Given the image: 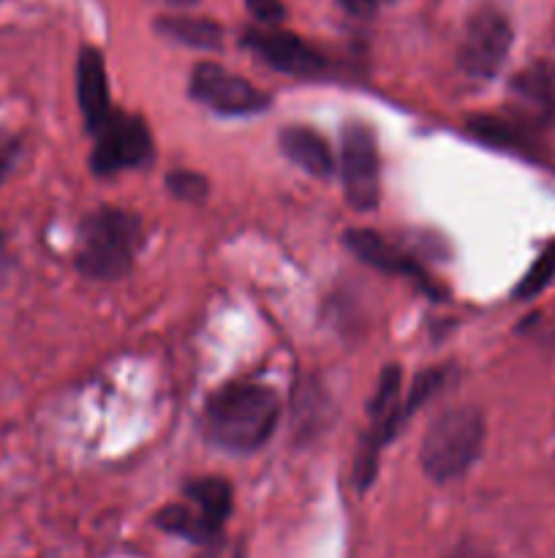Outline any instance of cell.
<instances>
[{
	"label": "cell",
	"mask_w": 555,
	"mask_h": 558,
	"mask_svg": "<svg viewBox=\"0 0 555 558\" xmlns=\"http://www.w3.org/2000/svg\"><path fill=\"white\" fill-rule=\"evenodd\" d=\"M278 417L281 401L275 390L254 381H237L210 396L205 407V434L221 450L248 456L267 445Z\"/></svg>",
	"instance_id": "1"
},
{
	"label": "cell",
	"mask_w": 555,
	"mask_h": 558,
	"mask_svg": "<svg viewBox=\"0 0 555 558\" xmlns=\"http://www.w3.org/2000/svg\"><path fill=\"white\" fill-rule=\"evenodd\" d=\"M141 243V221L131 210L98 207L82 221L76 267L92 281H118L134 265Z\"/></svg>",
	"instance_id": "2"
},
{
	"label": "cell",
	"mask_w": 555,
	"mask_h": 558,
	"mask_svg": "<svg viewBox=\"0 0 555 558\" xmlns=\"http://www.w3.org/2000/svg\"><path fill=\"white\" fill-rule=\"evenodd\" d=\"M484 445V417L477 407H455L428 425L419 463L433 483L460 480L477 463Z\"/></svg>",
	"instance_id": "3"
},
{
	"label": "cell",
	"mask_w": 555,
	"mask_h": 558,
	"mask_svg": "<svg viewBox=\"0 0 555 558\" xmlns=\"http://www.w3.org/2000/svg\"><path fill=\"white\" fill-rule=\"evenodd\" d=\"M341 180L348 205L370 213L381 199L379 142L370 125L348 123L341 134Z\"/></svg>",
	"instance_id": "4"
},
{
	"label": "cell",
	"mask_w": 555,
	"mask_h": 558,
	"mask_svg": "<svg viewBox=\"0 0 555 558\" xmlns=\"http://www.w3.org/2000/svg\"><path fill=\"white\" fill-rule=\"evenodd\" d=\"M152 134L147 123L136 114L118 112L96 131L90 167L96 174H114L120 169L145 167L152 161Z\"/></svg>",
	"instance_id": "5"
},
{
	"label": "cell",
	"mask_w": 555,
	"mask_h": 558,
	"mask_svg": "<svg viewBox=\"0 0 555 558\" xmlns=\"http://www.w3.org/2000/svg\"><path fill=\"white\" fill-rule=\"evenodd\" d=\"M188 93L218 114H256L270 107V96L218 63H199L190 71Z\"/></svg>",
	"instance_id": "6"
},
{
	"label": "cell",
	"mask_w": 555,
	"mask_h": 558,
	"mask_svg": "<svg viewBox=\"0 0 555 558\" xmlns=\"http://www.w3.org/2000/svg\"><path fill=\"white\" fill-rule=\"evenodd\" d=\"M511 49V25L498 11H479L466 27L457 65L473 80H490L501 71Z\"/></svg>",
	"instance_id": "7"
},
{
	"label": "cell",
	"mask_w": 555,
	"mask_h": 558,
	"mask_svg": "<svg viewBox=\"0 0 555 558\" xmlns=\"http://www.w3.org/2000/svg\"><path fill=\"white\" fill-rule=\"evenodd\" d=\"M245 47L254 49L270 69L281 71V74L299 76V80H316L326 71V58L319 49L310 47L294 33L281 31L278 25L267 27H250L243 33Z\"/></svg>",
	"instance_id": "8"
},
{
	"label": "cell",
	"mask_w": 555,
	"mask_h": 558,
	"mask_svg": "<svg viewBox=\"0 0 555 558\" xmlns=\"http://www.w3.org/2000/svg\"><path fill=\"white\" fill-rule=\"evenodd\" d=\"M346 245L359 256L362 262H368L370 267L381 272H392V276H406L408 281L417 283L424 294H430L433 300H444L446 289L439 287L406 251H400L397 245H392L390 240L379 238L373 229H351L346 234Z\"/></svg>",
	"instance_id": "9"
},
{
	"label": "cell",
	"mask_w": 555,
	"mask_h": 558,
	"mask_svg": "<svg viewBox=\"0 0 555 558\" xmlns=\"http://www.w3.org/2000/svg\"><path fill=\"white\" fill-rule=\"evenodd\" d=\"M511 104L522 123L547 125L555 120V63L536 60L511 80Z\"/></svg>",
	"instance_id": "10"
},
{
	"label": "cell",
	"mask_w": 555,
	"mask_h": 558,
	"mask_svg": "<svg viewBox=\"0 0 555 558\" xmlns=\"http://www.w3.org/2000/svg\"><path fill=\"white\" fill-rule=\"evenodd\" d=\"M76 98H79L82 118L90 134H96L112 118V93L103 54L96 47H85L76 60Z\"/></svg>",
	"instance_id": "11"
},
{
	"label": "cell",
	"mask_w": 555,
	"mask_h": 558,
	"mask_svg": "<svg viewBox=\"0 0 555 558\" xmlns=\"http://www.w3.org/2000/svg\"><path fill=\"white\" fill-rule=\"evenodd\" d=\"M281 150L286 153L288 161L303 167L313 178H330L335 169V158L326 140L308 125H286L281 131Z\"/></svg>",
	"instance_id": "12"
},
{
	"label": "cell",
	"mask_w": 555,
	"mask_h": 558,
	"mask_svg": "<svg viewBox=\"0 0 555 558\" xmlns=\"http://www.w3.org/2000/svg\"><path fill=\"white\" fill-rule=\"evenodd\" d=\"M185 499H188L190 505L201 512V518H205L210 526H215L218 532H221L223 523L232 515L234 494L232 485L223 477L190 480V483L185 485Z\"/></svg>",
	"instance_id": "13"
},
{
	"label": "cell",
	"mask_w": 555,
	"mask_h": 558,
	"mask_svg": "<svg viewBox=\"0 0 555 558\" xmlns=\"http://www.w3.org/2000/svg\"><path fill=\"white\" fill-rule=\"evenodd\" d=\"M152 523H156L161 532L183 537L194 545H212L218 539V534H221L215 526H210V523L201 518V512L196 510L190 501H185V505L161 507V510L156 512V518H152Z\"/></svg>",
	"instance_id": "14"
},
{
	"label": "cell",
	"mask_w": 555,
	"mask_h": 558,
	"mask_svg": "<svg viewBox=\"0 0 555 558\" xmlns=\"http://www.w3.org/2000/svg\"><path fill=\"white\" fill-rule=\"evenodd\" d=\"M156 27L172 41L194 49H218L223 38L221 27L210 20H201V16H161Z\"/></svg>",
	"instance_id": "15"
},
{
	"label": "cell",
	"mask_w": 555,
	"mask_h": 558,
	"mask_svg": "<svg viewBox=\"0 0 555 558\" xmlns=\"http://www.w3.org/2000/svg\"><path fill=\"white\" fill-rule=\"evenodd\" d=\"M468 125H471V134H477L482 142H490V145H506L517 147V150L531 147V140L522 134V129H528V125L504 123V120L495 118H473Z\"/></svg>",
	"instance_id": "16"
},
{
	"label": "cell",
	"mask_w": 555,
	"mask_h": 558,
	"mask_svg": "<svg viewBox=\"0 0 555 558\" xmlns=\"http://www.w3.org/2000/svg\"><path fill=\"white\" fill-rule=\"evenodd\" d=\"M553 278H555V240L542 251V254H539V259L533 262L531 270L522 276L520 287L515 289V294L520 300L536 298L539 292H544V289L553 283Z\"/></svg>",
	"instance_id": "17"
},
{
	"label": "cell",
	"mask_w": 555,
	"mask_h": 558,
	"mask_svg": "<svg viewBox=\"0 0 555 558\" xmlns=\"http://www.w3.org/2000/svg\"><path fill=\"white\" fill-rule=\"evenodd\" d=\"M166 185L174 196L185 202H201L207 196V180L199 172H188V169L169 172Z\"/></svg>",
	"instance_id": "18"
},
{
	"label": "cell",
	"mask_w": 555,
	"mask_h": 558,
	"mask_svg": "<svg viewBox=\"0 0 555 558\" xmlns=\"http://www.w3.org/2000/svg\"><path fill=\"white\" fill-rule=\"evenodd\" d=\"M245 3H248V11L261 25H278L286 16V9H283L281 0H245Z\"/></svg>",
	"instance_id": "19"
},
{
	"label": "cell",
	"mask_w": 555,
	"mask_h": 558,
	"mask_svg": "<svg viewBox=\"0 0 555 558\" xmlns=\"http://www.w3.org/2000/svg\"><path fill=\"white\" fill-rule=\"evenodd\" d=\"M16 156H20V145H16V140H11V136L0 134V180H3L5 174L11 172V167H14Z\"/></svg>",
	"instance_id": "20"
},
{
	"label": "cell",
	"mask_w": 555,
	"mask_h": 558,
	"mask_svg": "<svg viewBox=\"0 0 555 558\" xmlns=\"http://www.w3.org/2000/svg\"><path fill=\"white\" fill-rule=\"evenodd\" d=\"M446 558H493V556H490L484 548H479V545L462 543V545H457L455 550H449Z\"/></svg>",
	"instance_id": "21"
},
{
	"label": "cell",
	"mask_w": 555,
	"mask_h": 558,
	"mask_svg": "<svg viewBox=\"0 0 555 558\" xmlns=\"http://www.w3.org/2000/svg\"><path fill=\"white\" fill-rule=\"evenodd\" d=\"M341 3L346 5L348 11H354V14H370V11L379 3H384V0H341Z\"/></svg>",
	"instance_id": "22"
},
{
	"label": "cell",
	"mask_w": 555,
	"mask_h": 558,
	"mask_svg": "<svg viewBox=\"0 0 555 558\" xmlns=\"http://www.w3.org/2000/svg\"><path fill=\"white\" fill-rule=\"evenodd\" d=\"M172 3H180V5H188V3H196V0H172Z\"/></svg>",
	"instance_id": "23"
}]
</instances>
